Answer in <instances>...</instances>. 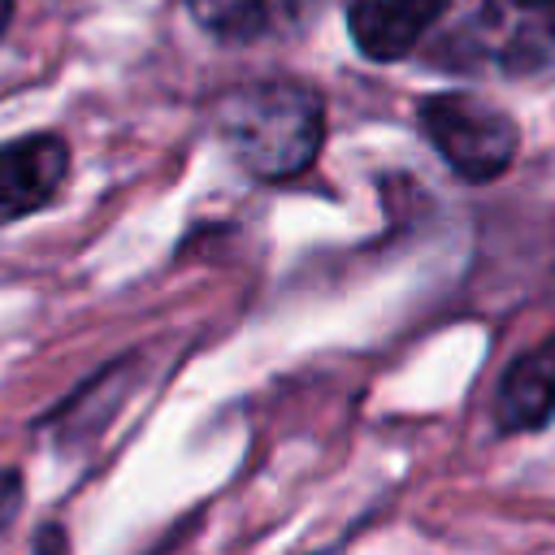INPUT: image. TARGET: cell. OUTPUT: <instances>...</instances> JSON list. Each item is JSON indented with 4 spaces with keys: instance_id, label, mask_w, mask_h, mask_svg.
<instances>
[{
    "instance_id": "cell-1",
    "label": "cell",
    "mask_w": 555,
    "mask_h": 555,
    "mask_svg": "<svg viewBox=\"0 0 555 555\" xmlns=\"http://www.w3.org/2000/svg\"><path fill=\"white\" fill-rule=\"evenodd\" d=\"M212 126L251 178L282 182L317 160L325 104L299 82H247L212 100Z\"/></svg>"
},
{
    "instance_id": "cell-2",
    "label": "cell",
    "mask_w": 555,
    "mask_h": 555,
    "mask_svg": "<svg viewBox=\"0 0 555 555\" xmlns=\"http://www.w3.org/2000/svg\"><path fill=\"white\" fill-rule=\"evenodd\" d=\"M438 65L490 78H555V0H473L438 43Z\"/></svg>"
},
{
    "instance_id": "cell-3",
    "label": "cell",
    "mask_w": 555,
    "mask_h": 555,
    "mask_svg": "<svg viewBox=\"0 0 555 555\" xmlns=\"http://www.w3.org/2000/svg\"><path fill=\"white\" fill-rule=\"evenodd\" d=\"M416 121H421V134L438 147V156L451 165V173L464 182H494L516 160V147H520L516 121L499 104L473 91L425 95L416 104Z\"/></svg>"
},
{
    "instance_id": "cell-4",
    "label": "cell",
    "mask_w": 555,
    "mask_h": 555,
    "mask_svg": "<svg viewBox=\"0 0 555 555\" xmlns=\"http://www.w3.org/2000/svg\"><path fill=\"white\" fill-rule=\"evenodd\" d=\"M69 173V147L56 134H22L0 143V225L56 199Z\"/></svg>"
},
{
    "instance_id": "cell-5",
    "label": "cell",
    "mask_w": 555,
    "mask_h": 555,
    "mask_svg": "<svg viewBox=\"0 0 555 555\" xmlns=\"http://www.w3.org/2000/svg\"><path fill=\"white\" fill-rule=\"evenodd\" d=\"M451 9V0H351L347 26L369 61L408 56Z\"/></svg>"
},
{
    "instance_id": "cell-6",
    "label": "cell",
    "mask_w": 555,
    "mask_h": 555,
    "mask_svg": "<svg viewBox=\"0 0 555 555\" xmlns=\"http://www.w3.org/2000/svg\"><path fill=\"white\" fill-rule=\"evenodd\" d=\"M551 421H555V334H546L507 364L494 399V425L503 434H529Z\"/></svg>"
},
{
    "instance_id": "cell-7",
    "label": "cell",
    "mask_w": 555,
    "mask_h": 555,
    "mask_svg": "<svg viewBox=\"0 0 555 555\" xmlns=\"http://www.w3.org/2000/svg\"><path fill=\"white\" fill-rule=\"evenodd\" d=\"M317 4L321 0H186L195 22L204 30H212L217 39H230V43L291 30V26L308 22Z\"/></svg>"
},
{
    "instance_id": "cell-8",
    "label": "cell",
    "mask_w": 555,
    "mask_h": 555,
    "mask_svg": "<svg viewBox=\"0 0 555 555\" xmlns=\"http://www.w3.org/2000/svg\"><path fill=\"white\" fill-rule=\"evenodd\" d=\"M17 503H22V486H17V477H13V473H0V529L13 520Z\"/></svg>"
},
{
    "instance_id": "cell-9",
    "label": "cell",
    "mask_w": 555,
    "mask_h": 555,
    "mask_svg": "<svg viewBox=\"0 0 555 555\" xmlns=\"http://www.w3.org/2000/svg\"><path fill=\"white\" fill-rule=\"evenodd\" d=\"M9 17H13V0H0V35L9 30Z\"/></svg>"
}]
</instances>
